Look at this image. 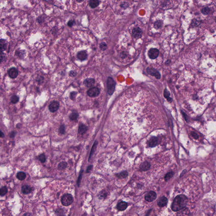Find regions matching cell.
<instances>
[{"instance_id":"1","label":"cell","mask_w":216,"mask_h":216,"mask_svg":"<svg viewBox=\"0 0 216 216\" xmlns=\"http://www.w3.org/2000/svg\"><path fill=\"white\" fill-rule=\"evenodd\" d=\"M188 198L183 194H181L176 197L171 206L173 211H177L186 207L188 204Z\"/></svg>"},{"instance_id":"2","label":"cell","mask_w":216,"mask_h":216,"mask_svg":"<svg viewBox=\"0 0 216 216\" xmlns=\"http://www.w3.org/2000/svg\"><path fill=\"white\" fill-rule=\"evenodd\" d=\"M73 201V198L71 194H65L61 198L62 204L66 207L71 205Z\"/></svg>"},{"instance_id":"3","label":"cell","mask_w":216,"mask_h":216,"mask_svg":"<svg viewBox=\"0 0 216 216\" xmlns=\"http://www.w3.org/2000/svg\"><path fill=\"white\" fill-rule=\"evenodd\" d=\"M107 84L108 93L109 95H112L114 92L116 83L112 78L108 77L107 80Z\"/></svg>"},{"instance_id":"4","label":"cell","mask_w":216,"mask_h":216,"mask_svg":"<svg viewBox=\"0 0 216 216\" xmlns=\"http://www.w3.org/2000/svg\"><path fill=\"white\" fill-rule=\"evenodd\" d=\"M87 93L90 97H95L99 95L100 90L98 88L94 87L89 89Z\"/></svg>"},{"instance_id":"5","label":"cell","mask_w":216,"mask_h":216,"mask_svg":"<svg viewBox=\"0 0 216 216\" xmlns=\"http://www.w3.org/2000/svg\"><path fill=\"white\" fill-rule=\"evenodd\" d=\"M159 54V51L158 49L156 48H152L149 49L148 52V55L152 59L156 58L158 56Z\"/></svg>"},{"instance_id":"6","label":"cell","mask_w":216,"mask_h":216,"mask_svg":"<svg viewBox=\"0 0 216 216\" xmlns=\"http://www.w3.org/2000/svg\"><path fill=\"white\" fill-rule=\"evenodd\" d=\"M157 198V194L154 191H150L146 194L145 199L148 202H151Z\"/></svg>"},{"instance_id":"7","label":"cell","mask_w":216,"mask_h":216,"mask_svg":"<svg viewBox=\"0 0 216 216\" xmlns=\"http://www.w3.org/2000/svg\"><path fill=\"white\" fill-rule=\"evenodd\" d=\"M147 72L149 74L154 76L156 79H160L161 78V74L157 70L154 68H148L147 69Z\"/></svg>"},{"instance_id":"8","label":"cell","mask_w":216,"mask_h":216,"mask_svg":"<svg viewBox=\"0 0 216 216\" xmlns=\"http://www.w3.org/2000/svg\"><path fill=\"white\" fill-rule=\"evenodd\" d=\"M59 106L60 104L58 102L56 101L52 102L49 107V111L52 112H54L58 109Z\"/></svg>"},{"instance_id":"9","label":"cell","mask_w":216,"mask_h":216,"mask_svg":"<svg viewBox=\"0 0 216 216\" xmlns=\"http://www.w3.org/2000/svg\"><path fill=\"white\" fill-rule=\"evenodd\" d=\"M132 34L135 38L138 39L141 38L142 34V31L140 28L137 27L133 29Z\"/></svg>"},{"instance_id":"10","label":"cell","mask_w":216,"mask_h":216,"mask_svg":"<svg viewBox=\"0 0 216 216\" xmlns=\"http://www.w3.org/2000/svg\"><path fill=\"white\" fill-rule=\"evenodd\" d=\"M8 74L10 78L12 79H15L18 76V72L16 68H11L9 69L8 71Z\"/></svg>"},{"instance_id":"11","label":"cell","mask_w":216,"mask_h":216,"mask_svg":"<svg viewBox=\"0 0 216 216\" xmlns=\"http://www.w3.org/2000/svg\"><path fill=\"white\" fill-rule=\"evenodd\" d=\"M168 202V199L166 197L163 196L161 198L159 199L157 203V205L160 207H162L166 206L167 205Z\"/></svg>"},{"instance_id":"12","label":"cell","mask_w":216,"mask_h":216,"mask_svg":"<svg viewBox=\"0 0 216 216\" xmlns=\"http://www.w3.org/2000/svg\"><path fill=\"white\" fill-rule=\"evenodd\" d=\"M77 57L81 61H84L88 57V54L86 51H80L77 54Z\"/></svg>"},{"instance_id":"13","label":"cell","mask_w":216,"mask_h":216,"mask_svg":"<svg viewBox=\"0 0 216 216\" xmlns=\"http://www.w3.org/2000/svg\"><path fill=\"white\" fill-rule=\"evenodd\" d=\"M150 167H151L150 164L149 163V162L146 161L141 164V165H140V169L142 171H145L149 170Z\"/></svg>"},{"instance_id":"14","label":"cell","mask_w":216,"mask_h":216,"mask_svg":"<svg viewBox=\"0 0 216 216\" xmlns=\"http://www.w3.org/2000/svg\"><path fill=\"white\" fill-rule=\"evenodd\" d=\"M95 80L92 78H88L84 81V84L87 87H90L93 86L95 83Z\"/></svg>"},{"instance_id":"15","label":"cell","mask_w":216,"mask_h":216,"mask_svg":"<svg viewBox=\"0 0 216 216\" xmlns=\"http://www.w3.org/2000/svg\"><path fill=\"white\" fill-rule=\"evenodd\" d=\"M127 206V203H126V202L121 201V202L119 203L117 205V208L119 211H124L126 209Z\"/></svg>"},{"instance_id":"16","label":"cell","mask_w":216,"mask_h":216,"mask_svg":"<svg viewBox=\"0 0 216 216\" xmlns=\"http://www.w3.org/2000/svg\"><path fill=\"white\" fill-rule=\"evenodd\" d=\"M157 139L155 137H153L151 138L149 142V145L150 147H154L157 145Z\"/></svg>"},{"instance_id":"17","label":"cell","mask_w":216,"mask_h":216,"mask_svg":"<svg viewBox=\"0 0 216 216\" xmlns=\"http://www.w3.org/2000/svg\"><path fill=\"white\" fill-rule=\"evenodd\" d=\"M22 191L23 194H29L31 191V188L28 185H25L22 186Z\"/></svg>"},{"instance_id":"18","label":"cell","mask_w":216,"mask_h":216,"mask_svg":"<svg viewBox=\"0 0 216 216\" xmlns=\"http://www.w3.org/2000/svg\"><path fill=\"white\" fill-rule=\"evenodd\" d=\"M87 130H88L87 127L86 126H85L84 125L81 124V125H80L79 127L78 132L79 134H83L86 132Z\"/></svg>"},{"instance_id":"19","label":"cell","mask_w":216,"mask_h":216,"mask_svg":"<svg viewBox=\"0 0 216 216\" xmlns=\"http://www.w3.org/2000/svg\"><path fill=\"white\" fill-rule=\"evenodd\" d=\"M89 4L91 8H96L99 5V0H90Z\"/></svg>"},{"instance_id":"20","label":"cell","mask_w":216,"mask_h":216,"mask_svg":"<svg viewBox=\"0 0 216 216\" xmlns=\"http://www.w3.org/2000/svg\"><path fill=\"white\" fill-rule=\"evenodd\" d=\"M26 173L23 172H19L17 174V177L19 180H25L26 178Z\"/></svg>"},{"instance_id":"21","label":"cell","mask_w":216,"mask_h":216,"mask_svg":"<svg viewBox=\"0 0 216 216\" xmlns=\"http://www.w3.org/2000/svg\"><path fill=\"white\" fill-rule=\"evenodd\" d=\"M127 176H128V172L126 171H124L120 173L117 174V176L119 179H124L126 178Z\"/></svg>"},{"instance_id":"22","label":"cell","mask_w":216,"mask_h":216,"mask_svg":"<svg viewBox=\"0 0 216 216\" xmlns=\"http://www.w3.org/2000/svg\"><path fill=\"white\" fill-rule=\"evenodd\" d=\"M7 47V45L5 43V41L3 39H1L0 41V51L2 53L3 51L6 50Z\"/></svg>"},{"instance_id":"23","label":"cell","mask_w":216,"mask_h":216,"mask_svg":"<svg viewBox=\"0 0 216 216\" xmlns=\"http://www.w3.org/2000/svg\"><path fill=\"white\" fill-rule=\"evenodd\" d=\"M67 166V163L65 162H61L58 165V169L59 170H63L65 169Z\"/></svg>"},{"instance_id":"24","label":"cell","mask_w":216,"mask_h":216,"mask_svg":"<svg viewBox=\"0 0 216 216\" xmlns=\"http://www.w3.org/2000/svg\"><path fill=\"white\" fill-rule=\"evenodd\" d=\"M164 96H165V98L167 99V100H168V101L169 102H171L172 101V99L171 98L169 97L170 95V93H169L168 91L166 89H165V91H164Z\"/></svg>"},{"instance_id":"25","label":"cell","mask_w":216,"mask_h":216,"mask_svg":"<svg viewBox=\"0 0 216 216\" xmlns=\"http://www.w3.org/2000/svg\"><path fill=\"white\" fill-rule=\"evenodd\" d=\"M79 114L76 112L72 113L69 116V118L71 120H75L78 118Z\"/></svg>"},{"instance_id":"26","label":"cell","mask_w":216,"mask_h":216,"mask_svg":"<svg viewBox=\"0 0 216 216\" xmlns=\"http://www.w3.org/2000/svg\"><path fill=\"white\" fill-rule=\"evenodd\" d=\"M8 192V189L6 187H3L0 190V195L1 196H4Z\"/></svg>"},{"instance_id":"27","label":"cell","mask_w":216,"mask_h":216,"mask_svg":"<svg viewBox=\"0 0 216 216\" xmlns=\"http://www.w3.org/2000/svg\"><path fill=\"white\" fill-rule=\"evenodd\" d=\"M97 141H95V142H94V144L93 145L92 148L91 150L90 153V157H89V161H90V159H91V157H92V154H93V153H94V152H95V150L96 147V146H97Z\"/></svg>"},{"instance_id":"28","label":"cell","mask_w":216,"mask_h":216,"mask_svg":"<svg viewBox=\"0 0 216 216\" xmlns=\"http://www.w3.org/2000/svg\"><path fill=\"white\" fill-rule=\"evenodd\" d=\"M174 174V173H173V172H170L167 173L165 176V181H167L169 180H170V179H171L173 176Z\"/></svg>"},{"instance_id":"29","label":"cell","mask_w":216,"mask_h":216,"mask_svg":"<svg viewBox=\"0 0 216 216\" xmlns=\"http://www.w3.org/2000/svg\"><path fill=\"white\" fill-rule=\"evenodd\" d=\"M162 22L161 20H157L154 22V28L156 29H159L162 27Z\"/></svg>"},{"instance_id":"30","label":"cell","mask_w":216,"mask_h":216,"mask_svg":"<svg viewBox=\"0 0 216 216\" xmlns=\"http://www.w3.org/2000/svg\"><path fill=\"white\" fill-rule=\"evenodd\" d=\"M19 98L17 95L12 96L11 99V103H14V104L17 103L19 101Z\"/></svg>"},{"instance_id":"31","label":"cell","mask_w":216,"mask_h":216,"mask_svg":"<svg viewBox=\"0 0 216 216\" xmlns=\"http://www.w3.org/2000/svg\"><path fill=\"white\" fill-rule=\"evenodd\" d=\"M39 160L41 162H45L46 161V157L45 154H40L39 156Z\"/></svg>"},{"instance_id":"32","label":"cell","mask_w":216,"mask_h":216,"mask_svg":"<svg viewBox=\"0 0 216 216\" xmlns=\"http://www.w3.org/2000/svg\"><path fill=\"white\" fill-rule=\"evenodd\" d=\"M210 12V9L208 7H205L202 9V12L204 14H208Z\"/></svg>"},{"instance_id":"33","label":"cell","mask_w":216,"mask_h":216,"mask_svg":"<svg viewBox=\"0 0 216 216\" xmlns=\"http://www.w3.org/2000/svg\"><path fill=\"white\" fill-rule=\"evenodd\" d=\"M60 132L62 134H64L65 133V127L64 125H62L60 126L59 129Z\"/></svg>"},{"instance_id":"34","label":"cell","mask_w":216,"mask_h":216,"mask_svg":"<svg viewBox=\"0 0 216 216\" xmlns=\"http://www.w3.org/2000/svg\"><path fill=\"white\" fill-rule=\"evenodd\" d=\"M76 95H77V92H71L70 95V99L72 100H73L76 96Z\"/></svg>"},{"instance_id":"35","label":"cell","mask_w":216,"mask_h":216,"mask_svg":"<svg viewBox=\"0 0 216 216\" xmlns=\"http://www.w3.org/2000/svg\"><path fill=\"white\" fill-rule=\"evenodd\" d=\"M191 135H192V137L193 138H195V139H198L199 138L198 135L195 132L192 131V132H191Z\"/></svg>"},{"instance_id":"36","label":"cell","mask_w":216,"mask_h":216,"mask_svg":"<svg viewBox=\"0 0 216 216\" xmlns=\"http://www.w3.org/2000/svg\"><path fill=\"white\" fill-rule=\"evenodd\" d=\"M100 48L102 50H105L107 49V45L105 43H102L100 44Z\"/></svg>"},{"instance_id":"37","label":"cell","mask_w":216,"mask_h":216,"mask_svg":"<svg viewBox=\"0 0 216 216\" xmlns=\"http://www.w3.org/2000/svg\"><path fill=\"white\" fill-rule=\"evenodd\" d=\"M75 24V21L73 20H71L68 22V26L69 27H72Z\"/></svg>"},{"instance_id":"38","label":"cell","mask_w":216,"mask_h":216,"mask_svg":"<svg viewBox=\"0 0 216 216\" xmlns=\"http://www.w3.org/2000/svg\"><path fill=\"white\" fill-rule=\"evenodd\" d=\"M128 7V3H123L121 5V7L122 8H123L124 9H126Z\"/></svg>"},{"instance_id":"39","label":"cell","mask_w":216,"mask_h":216,"mask_svg":"<svg viewBox=\"0 0 216 216\" xmlns=\"http://www.w3.org/2000/svg\"><path fill=\"white\" fill-rule=\"evenodd\" d=\"M69 74L70 76L73 77V76H76V72H74V71H71V72H70Z\"/></svg>"},{"instance_id":"40","label":"cell","mask_w":216,"mask_h":216,"mask_svg":"<svg viewBox=\"0 0 216 216\" xmlns=\"http://www.w3.org/2000/svg\"><path fill=\"white\" fill-rule=\"evenodd\" d=\"M181 112H182V114L184 116V119H185V120H186L187 122H188V116H187V115H186V114L184 113L183 111H181Z\"/></svg>"},{"instance_id":"41","label":"cell","mask_w":216,"mask_h":216,"mask_svg":"<svg viewBox=\"0 0 216 216\" xmlns=\"http://www.w3.org/2000/svg\"><path fill=\"white\" fill-rule=\"evenodd\" d=\"M82 172L81 173L80 175V176L79 177V178H78V181H77V184H78V186H80V183L81 178V176H82Z\"/></svg>"},{"instance_id":"42","label":"cell","mask_w":216,"mask_h":216,"mask_svg":"<svg viewBox=\"0 0 216 216\" xmlns=\"http://www.w3.org/2000/svg\"><path fill=\"white\" fill-rule=\"evenodd\" d=\"M16 132H15L14 131H12V132L10 134V137L11 138H14V137L15 136V135H16Z\"/></svg>"},{"instance_id":"43","label":"cell","mask_w":216,"mask_h":216,"mask_svg":"<svg viewBox=\"0 0 216 216\" xmlns=\"http://www.w3.org/2000/svg\"><path fill=\"white\" fill-rule=\"evenodd\" d=\"M92 165H90V166H88V169H87V171H86L87 173H89V172H90L91 170V169H92Z\"/></svg>"},{"instance_id":"44","label":"cell","mask_w":216,"mask_h":216,"mask_svg":"<svg viewBox=\"0 0 216 216\" xmlns=\"http://www.w3.org/2000/svg\"><path fill=\"white\" fill-rule=\"evenodd\" d=\"M4 136V134H3V132L1 131V134H0V137L1 138H3V137Z\"/></svg>"},{"instance_id":"45","label":"cell","mask_w":216,"mask_h":216,"mask_svg":"<svg viewBox=\"0 0 216 216\" xmlns=\"http://www.w3.org/2000/svg\"><path fill=\"white\" fill-rule=\"evenodd\" d=\"M77 0V1L79 2V3H81V2H82L84 0Z\"/></svg>"}]
</instances>
